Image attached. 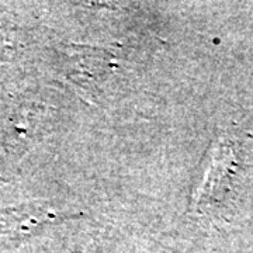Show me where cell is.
Segmentation results:
<instances>
[{"instance_id":"1","label":"cell","mask_w":253,"mask_h":253,"mask_svg":"<svg viewBox=\"0 0 253 253\" xmlns=\"http://www.w3.org/2000/svg\"><path fill=\"white\" fill-rule=\"evenodd\" d=\"M228 155L229 154H228V151H225L224 145L217 146L214 162H211L212 165L210 166V169L206 173L207 176H206V179L200 187L199 196L196 197L200 204L206 200L211 199V196H214L219 189L218 181H222L226 177V158H228Z\"/></svg>"}]
</instances>
